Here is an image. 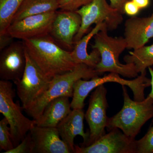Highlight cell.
Returning <instances> with one entry per match:
<instances>
[{
    "label": "cell",
    "instance_id": "cell-1",
    "mask_svg": "<svg viewBox=\"0 0 153 153\" xmlns=\"http://www.w3.org/2000/svg\"><path fill=\"white\" fill-rule=\"evenodd\" d=\"M22 41L32 60L51 79L73 70L78 64L72 58L71 52L59 46L49 34Z\"/></svg>",
    "mask_w": 153,
    "mask_h": 153
},
{
    "label": "cell",
    "instance_id": "cell-2",
    "mask_svg": "<svg viewBox=\"0 0 153 153\" xmlns=\"http://www.w3.org/2000/svg\"><path fill=\"white\" fill-rule=\"evenodd\" d=\"M106 25L94 36V43L92 49H96L100 53L101 60L95 70L102 75L105 72L117 73L123 77L136 78L139 73L133 63L122 64L119 57L127 49L125 39L123 36L113 37L109 36Z\"/></svg>",
    "mask_w": 153,
    "mask_h": 153
},
{
    "label": "cell",
    "instance_id": "cell-3",
    "mask_svg": "<svg viewBox=\"0 0 153 153\" xmlns=\"http://www.w3.org/2000/svg\"><path fill=\"white\" fill-rule=\"evenodd\" d=\"M100 75L94 68L84 63H78L73 70L53 77L48 89L38 97L25 111L34 120H37L50 102L60 97H72L74 85L77 80L90 79Z\"/></svg>",
    "mask_w": 153,
    "mask_h": 153
},
{
    "label": "cell",
    "instance_id": "cell-4",
    "mask_svg": "<svg viewBox=\"0 0 153 153\" xmlns=\"http://www.w3.org/2000/svg\"><path fill=\"white\" fill-rule=\"evenodd\" d=\"M124 99L122 108L112 117H108L106 128L108 131L119 128L128 136L135 139L142 127L153 118V97L148 95L142 101L130 97L126 85H122Z\"/></svg>",
    "mask_w": 153,
    "mask_h": 153
},
{
    "label": "cell",
    "instance_id": "cell-5",
    "mask_svg": "<svg viewBox=\"0 0 153 153\" xmlns=\"http://www.w3.org/2000/svg\"><path fill=\"white\" fill-rule=\"evenodd\" d=\"M146 73L140 74L134 79L127 80L121 77L120 74L110 72L102 77L97 76L90 79H79L75 82L71 102V108L83 109L84 101L89 93L99 85L109 82H116L121 85L128 86L132 91L134 100L142 101L145 99V88L151 86V79Z\"/></svg>",
    "mask_w": 153,
    "mask_h": 153
},
{
    "label": "cell",
    "instance_id": "cell-6",
    "mask_svg": "<svg viewBox=\"0 0 153 153\" xmlns=\"http://www.w3.org/2000/svg\"><path fill=\"white\" fill-rule=\"evenodd\" d=\"M15 91L9 80H0V112L8 121L11 137L16 146L36 124V121L26 117L22 112L19 102L14 101Z\"/></svg>",
    "mask_w": 153,
    "mask_h": 153
},
{
    "label": "cell",
    "instance_id": "cell-7",
    "mask_svg": "<svg viewBox=\"0 0 153 153\" xmlns=\"http://www.w3.org/2000/svg\"><path fill=\"white\" fill-rule=\"evenodd\" d=\"M75 12L81 17V25L79 32L74 38V43L79 41L94 24L104 22L108 30L117 29L123 21V14L113 8L106 0H93Z\"/></svg>",
    "mask_w": 153,
    "mask_h": 153
},
{
    "label": "cell",
    "instance_id": "cell-8",
    "mask_svg": "<svg viewBox=\"0 0 153 153\" xmlns=\"http://www.w3.org/2000/svg\"><path fill=\"white\" fill-rule=\"evenodd\" d=\"M26 65L22 78L14 82L17 94L22 103V109L26 110L49 88L52 79L43 74L25 49Z\"/></svg>",
    "mask_w": 153,
    "mask_h": 153
},
{
    "label": "cell",
    "instance_id": "cell-9",
    "mask_svg": "<svg viewBox=\"0 0 153 153\" xmlns=\"http://www.w3.org/2000/svg\"><path fill=\"white\" fill-rule=\"evenodd\" d=\"M107 91L104 84L98 86L91 96L89 105L85 118L89 128V137L87 143L82 146L92 144L105 134L108 117L106 111L108 103Z\"/></svg>",
    "mask_w": 153,
    "mask_h": 153
},
{
    "label": "cell",
    "instance_id": "cell-10",
    "mask_svg": "<svg viewBox=\"0 0 153 153\" xmlns=\"http://www.w3.org/2000/svg\"><path fill=\"white\" fill-rule=\"evenodd\" d=\"M136 141L114 128L89 146L75 145L74 153H136Z\"/></svg>",
    "mask_w": 153,
    "mask_h": 153
},
{
    "label": "cell",
    "instance_id": "cell-11",
    "mask_svg": "<svg viewBox=\"0 0 153 153\" xmlns=\"http://www.w3.org/2000/svg\"><path fill=\"white\" fill-rule=\"evenodd\" d=\"M56 15V11L26 17L12 23L7 33L22 41L49 35Z\"/></svg>",
    "mask_w": 153,
    "mask_h": 153
},
{
    "label": "cell",
    "instance_id": "cell-12",
    "mask_svg": "<svg viewBox=\"0 0 153 153\" xmlns=\"http://www.w3.org/2000/svg\"><path fill=\"white\" fill-rule=\"evenodd\" d=\"M81 17L72 11L57 12L49 35L59 46L71 52L74 47V38L79 32Z\"/></svg>",
    "mask_w": 153,
    "mask_h": 153
},
{
    "label": "cell",
    "instance_id": "cell-13",
    "mask_svg": "<svg viewBox=\"0 0 153 153\" xmlns=\"http://www.w3.org/2000/svg\"><path fill=\"white\" fill-rule=\"evenodd\" d=\"M26 65L25 49L23 41L13 42L1 51L0 77L3 80H19Z\"/></svg>",
    "mask_w": 153,
    "mask_h": 153
},
{
    "label": "cell",
    "instance_id": "cell-14",
    "mask_svg": "<svg viewBox=\"0 0 153 153\" xmlns=\"http://www.w3.org/2000/svg\"><path fill=\"white\" fill-rule=\"evenodd\" d=\"M33 153H71L60 137L57 127L35 125L30 129Z\"/></svg>",
    "mask_w": 153,
    "mask_h": 153
},
{
    "label": "cell",
    "instance_id": "cell-15",
    "mask_svg": "<svg viewBox=\"0 0 153 153\" xmlns=\"http://www.w3.org/2000/svg\"><path fill=\"white\" fill-rule=\"evenodd\" d=\"M124 38L127 49H136L145 46L153 38V12L147 17L131 16L124 24Z\"/></svg>",
    "mask_w": 153,
    "mask_h": 153
},
{
    "label": "cell",
    "instance_id": "cell-16",
    "mask_svg": "<svg viewBox=\"0 0 153 153\" xmlns=\"http://www.w3.org/2000/svg\"><path fill=\"white\" fill-rule=\"evenodd\" d=\"M85 115L83 109H73L57 126L60 137L71 153H74V139L76 136H80L83 138V142L81 146L85 145L89 139V132L85 133L84 130Z\"/></svg>",
    "mask_w": 153,
    "mask_h": 153
},
{
    "label": "cell",
    "instance_id": "cell-17",
    "mask_svg": "<svg viewBox=\"0 0 153 153\" xmlns=\"http://www.w3.org/2000/svg\"><path fill=\"white\" fill-rule=\"evenodd\" d=\"M106 25L104 22L96 24L94 27L87 35L74 44V49L71 52L72 58L75 63H84L91 68L95 69L96 66L101 60L100 53L96 49H93L88 54L87 47L91 39L99 33Z\"/></svg>",
    "mask_w": 153,
    "mask_h": 153
},
{
    "label": "cell",
    "instance_id": "cell-18",
    "mask_svg": "<svg viewBox=\"0 0 153 153\" xmlns=\"http://www.w3.org/2000/svg\"><path fill=\"white\" fill-rule=\"evenodd\" d=\"M69 98L67 96L60 97L50 102L45 107L41 117L36 121V125L57 127L71 111Z\"/></svg>",
    "mask_w": 153,
    "mask_h": 153
},
{
    "label": "cell",
    "instance_id": "cell-19",
    "mask_svg": "<svg viewBox=\"0 0 153 153\" xmlns=\"http://www.w3.org/2000/svg\"><path fill=\"white\" fill-rule=\"evenodd\" d=\"M58 9V0H24L14 15L12 23L29 16L56 12Z\"/></svg>",
    "mask_w": 153,
    "mask_h": 153
},
{
    "label": "cell",
    "instance_id": "cell-20",
    "mask_svg": "<svg viewBox=\"0 0 153 153\" xmlns=\"http://www.w3.org/2000/svg\"><path fill=\"white\" fill-rule=\"evenodd\" d=\"M123 60L126 63L134 64L139 73H146L147 68L153 65V44L130 51Z\"/></svg>",
    "mask_w": 153,
    "mask_h": 153
},
{
    "label": "cell",
    "instance_id": "cell-21",
    "mask_svg": "<svg viewBox=\"0 0 153 153\" xmlns=\"http://www.w3.org/2000/svg\"><path fill=\"white\" fill-rule=\"evenodd\" d=\"M24 0H0V35L7 33Z\"/></svg>",
    "mask_w": 153,
    "mask_h": 153
},
{
    "label": "cell",
    "instance_id": "cell-22",
    "mask_svg": "<svg viewBox=\"0 0 153 153\" xmlns=\"http://www.w3.org/2000/svg\"><path fill=\"white\" fill-rule=\"evenodd\" d=\"M8 121L5 117L0 121V150L4 151L3 153H7L13 149L14 146L12 141L10 128Z\"/></svg>",
    "mask_w": 153,
    "mask_h": 153
},
{
    "label": "cell",
    "instance_id": "cell-23",
    "mask_svg": "<svg viewBox=\"0 0 153 153\" xmlns=\"http://www.w3.org/2000/svg\"><path fill=\"white\" fill-rule=\"evenodd\" d=\"M136 153H153V122L147 132L140 140L136 141Z\"/></svg>",
    "mask_w": 153,
    "mask_h": 153
},
{
    "label": "cell",
    "instance_id": "cell-24",
    "mask_svg": "<svg viewBox=\"0 0 153 153\" xmlns=\"http://www.w3.org/2000/svg\"><path fill=\"white\" fill-rule=\"evenodd\" d=\"M93 0H58L59 9L63 11L75 12Z\"/></svg>",
    "mask_w": 153,
    "mask_h": 153
},
{
    "label": "cell",
    "instance_id": "cell-25",
    "mask_svg": "<svg viewBox=\"0 0 153 153\" xmlns=\"http://www.w3.org/2000/svg\"><path fill=\"white\" fill-rule=\"evenodd\" d=\"M33 143L29 131L23 140L7 153H33Z\"/></svg>",
    "mask_w": 153,
    "mask_h": 153
},
{
    "label": "cell",
    "instance_id": "cell-26",
    "mask_svg": "<svg viewBox=\"0 0 153 153\" xmlns=\"http://www.w3.org/2000/svg\"><path fill=\"white\" fill-rule=\"evenodd\" d=\"M140 9L133 1H128L126 3L124 7V11L127 15L134 16L139 13Z\"/></svg>",
    "mask_w": 153,
    "mask_h": 153
},
{
    "label": "cell",
    "instance_id": "cell-27",
    "mask_svg": "<svg viewBox=\"0 0 153 153\" xmlns=\"http://www.w3.org/2000/svg\"><path fill=\"white\" fill-rule=\"evenodd\" d=\"M14 38L6 33L0 35V51L8 47L14 42Z\"/></svg>",
    "mask_w": 153,
    "mask_h": 153
},
{
    "label": "cell",
    "instance_id": "cell-28",
    "mask_svg": "<svg viewBox=\"0 0 153 153\" xmlns=\"http://www.w3.org/2000/svg\"><path fill=\"white\" fill-rule=\"evenodd\" d=\"M129 0H109L110 5L113 8L117 9L123 15L125 13L124 11L125 4Z\"/></svg>",
    "mask_w": 153,
    "mask_h": 153
},
{
    "label": "cell",
    "instance_id": "cell-29",
    "mask_svg": "<svg viewBox=\"0 0 153 153\" xmlns=\"http://www.w3.org/2000/svg\"><path fill=\"white\" fill-rule=\"evenodd\" d=\"M138 7L140 10L147 7L150 4V0H132Z\"/></svg>",
    "mask_w": 153,
    "mask_h": 153
},
{
    "label": "cell",
    "instance_id": "cell-30",
    "mask_svg": "<svg viewBox=\"0 0 153 153\" xmlns=\"http://www.w3.org/2000/svg\"><path fill=\"white\" fill-rule=\"evenodd\" d=\"M148 68H149V71L151 76V86L152 87L151 92L149 95L153 97V69L151 67H149Z\"/></svg>",
    "mask_w": 153,
    "mask_h": 153
}]
</instances>
